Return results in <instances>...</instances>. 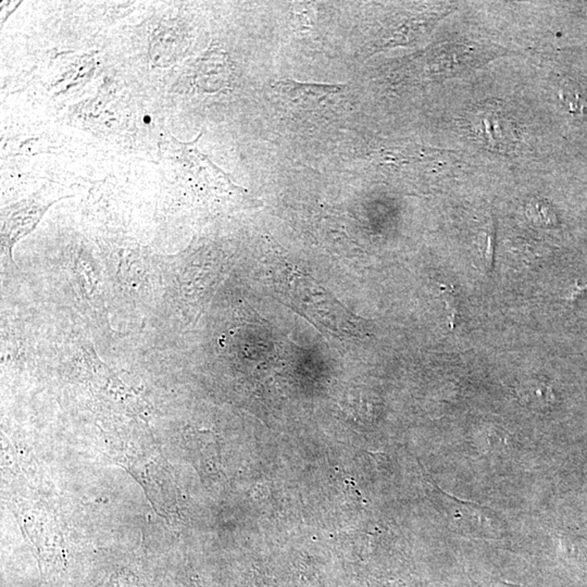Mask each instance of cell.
<instances>
[{"instance_id":"3957f363","label":"cell","mask_w":587,"mask_h":587,"mask_svg":"<svg viewBox=\"0 0 587 587\" xmlns=\"http://www.w3.org/2000/svg\"><path fill=\"white\" fill-rule=\"evenodd\" d=\"M559 99L566 111L579 119H587V89L575 81H566L559 89Z\"/></svg>"},{"instance_id":"7a4b0ae2","label":"cell","mask_w":587,"mask_h":587,"mask_svg":"<svg viewBox=\"0 0 587 587\" xmlns=\"http://www.w3.org/2000/svg\"><path fill=\"white\" fill-rule=\"evenodd\" d=\"M274 89L291 104L300 107H316L319 106L324 99L341 93L345 87L329 84L299 83L293 80H284L276 82Z\"/></svg>"},{"instance_id":"ba28073f","label":"cell","mask_w":587,"mask_h":587,"mask_svg":"<svg viewBox=\"0 0 587 587\" xmlns=\"http://www.w3.org/2000/svg\"><path fill=\"white\" fill-rule=\"evenodd\" d=\"M586 289L587 283H582V285H581V283L577 282V283H575V287H572V289L570 291L569 299H571V300H572V299H575V297L577 296V295H580L582 291H586Z\"/></svg>"},{"instance_id":"6da1fadb","label":"cell","mask_w":587,"mask_h":587,"mask_svg":"<svg viewBox=\"0 0 587 587\" xmlns=\"http://www.w3.org/2000/svg\"><path fill=\"white\" fill-rule=\"evenodd\" d=\"M472 129L478 140L496 152H509L516 145L514 125L504 111L495 107L478 112L472 121Z\"/></svg>"},{"instance_id":"277c9868","label":"cell","mask_w":587,"mask_h":587,"mask_svg":"<svg viewBox=\"0 0 587 587\" xmlns=\"http://www.w3.org/2000/svg\"><path fill=\"white\" fill-rule=\"evenodd\" d=\"M478 255L486 271L493 268L494 251H495V226L489 222L482 233L478 235Z\"/></svg>"},{"instance_id":"5b68a950","label":"cell","mask_w":587,"mask_h":587,"mask_svg":"<svg viewBox=\"0 0 587 587\" xmlns=\"http://www.w3.org/2000/svg\"><path fill=\"white\" fill-rule=\"evenodd\" d=\"M527 217L532 222L542 226H554L557 224L558 219L554 209L548 204L536 200L534 203L527 204Z\"/></svg>"},{"instance_id":"52a82bcc","label":"cell","mask_w":587,"mask_h":587,"mask_svg":"<svg viewBox=\"0 0 587 587\" xmlns=\"http://www.w3.org/2000/svg\"><path fill=\"white\" fill-rule=\"evenodd\" d=\"M442 295L446 301V307H447L448 316H449V325L451 329L455 327V318L458 316V310H457V299H455V294L453 291V287H442Z\"/></svg>"},{"instance_id":"8992f818","label":"cell","mask_w":587,"mask_h":587,"mask_svg":"<svg viewBox=\"0 0 587 587\" xmlns=\"http://www.w3.org/2000/svg\"><path fill=\"white\" fill-rule=\"evenodd\" d=\"M521 397L530 405L546 406L552 401V390L542 383H529L521 390Z\"/></svg>"}]
</instances>
